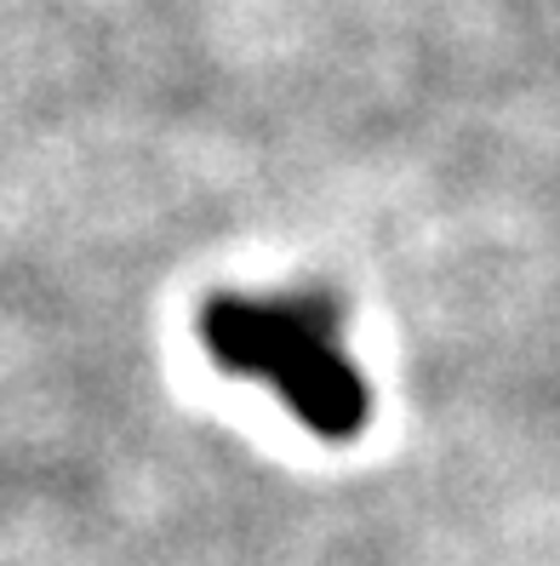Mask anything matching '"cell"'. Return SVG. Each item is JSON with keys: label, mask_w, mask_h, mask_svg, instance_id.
Instances as JSON below:
<instances>
[{"label": "cell", "mask_w": 560, "mask_h": 566, "mask_svg": "<svg viewBox=\"0 0 560 566\" xmlns=\"http://www.w3.org/2000/svg\"><path fill=\"white\" fill-rule=\"evenodd\" d=\"M201 338L223 373L270 384L286 412L326 441L360 436L372 401L338 344V315L320 297H212Z\"/></svg>", "instance_id": "cell-1"}]
</instances>
